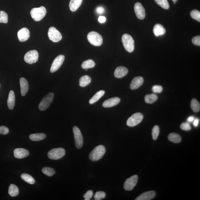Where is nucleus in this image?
Here are the masks:
<instances>
[{
  "label": "nucleus",
  "instance_id": "36",
  "mask_svg": "<svg viewBox=\"0 0 200 200\" xmlns=\"http://www.w3.org/2000/svg\"><path fill=\"white\" fill-rule=\"evenodd\" d=\"M160 133L159 126L155 125L154 126L152 131V136L153 140L157 139Z\"/></svg>",
  "mask_w": 200,
  "mask_h": 200
},
{
  "label": "nucleus",
  "instance_id": "48",
  "mask_svg": "<svg viewBox=\"0 0 200 200\" xmlns=\"http://www.w3.org/2000/svg\"><path fill=\"white\" fill-rule=\"evenodd\" d=\"M172 1L173 2H177L178 0H172Z\"/></svg>",
  "mask_w": 200,
  "mask_h": 200
},
{
  "label": "nucleus",
  "instance_id": "43",
  "mask_svg": "<svg viewBox=\"0 0 200 200\" xmlns=\"http://www.w3.org/2000/svg\"><path fill=\"white\" fill-rule=\"evenodd\" d=\"M192 42L194 45L199 46L200 45V36H198L194 37L192 39Z\"/></svg>",
  "mask_w": 200,
  "mask_h": 200
},
{
  "label": "nucleus",
  "instance_id": "26",
  "mask_svg": "<svg viewBox=\"0 0 200 200\" xmlns=\"http://www.w3.org/2000/svg\"><path fill=\"white\" fill-rule=\"evenodd\" d=\"M46 137V135L43 133H35L29 136V138L33 141H38L43 140Z\"/></svg>",
  "mask_w": 200,
  "mask_h": 200
},
{
  "label": "nucleus",
  "instance_id": "18",
  "mask_svg": "<svg viewBox=\"0 0 200 200\" xmlns=\"http://www.w3.org/2000/svg\"><path fill=\"white\" fill-rule=\"evenodd\" d=\"M120 101V99L118 97H114L105 100L102 105L104 108H111L117 105Z\"/></svg>",
  "mask_w": 200,
  "mask_h": 200
},
{
  "label": "nucleus",
  "instance_id": "47",
  "mask_svg": "<svg viewBox=\"0 0 200 200\" xmlns=\"http://www.w3.org/2000/svg\"><path fill=\"white\" fill-rule=\"evenodd\" d=\"M194 116H191L189 117L187 119V121L189 122H192L194 121Z\"/></svg>",
  "mask_w": 200,
  "mask_h": 200
},
{
  "label": "nucleus",
  "instance_id": "11",
  "mask_svg": "<svg viewBox=\"0 0 200 200\" xmlns=\"http://www.w3.org/2000/svg\"><path fill=\"white\" fill-rule=\"evenodd\" d=\"M65 60V56L63 55H60L58 56L55 59L52 63L50 69L51 73H54L58 71L59 69L61 67L62 64Z\"/></svg>",
  "mask_w": 200,
  "mask_h": 200
},
{
  "label": "nucleus",
  "instance_id": "28",
  "mask_svg": "<svg viewBox=\"0 0 200 200\" xmlns=\"http://www.w3.org/2000/svg\"><path fill=\"white\" fill-rule=\"evenodd\" d=\"M8 193L11 196L15 197L19 194V189L15 185L11 184L9 187Z\"/></svg>",
  "mask_w": 200,
  "mask_h": 200
},
{
  "label": "nucleus",
  "instance_id": "35",
  "mask_svg": "<svg viewBox=\"0 0 200 200\" xmlns=\"http://www.w3.org/2000/svg\"><path fill=\"white\" fill-rule=\"evenodd\" d=\"M8 22V15L3 11H0V23H7Z\"/></svg>",
  "mask_w": 200,
  "mask_h": 200
},
{
  "label": "nucleus",
  "instance_id": "31",
  "mask_svg": "<svg viewBox=\"0 0 200 200\" xmlns=\"http://www.w3.org/2000/svg\"><path fill=\"white\" fill-rule=\"evenodd\" d=\"M158 97L155 94L146 95L145 96V101L148 104H152L155 102L157 100Z\"/></svg>",
  "mask_w": 200,
  "mask_h": 200
},
{
  "label": "nucleus",
  "instance_id": "40",
  "mask_svg": "<svg viewBox=\"0 0 200 200\" xmlns=\"http://www.w3.org/2000/svg\"><path fill=\"white\" fill-rule=\"evenodd\" d=\"M163 88L162 86L154 85L152 88V91L154 93H160L162 91Z\"/></svg>",
  "mask_w": 200,
  "mask_h": 200
},
{
  "label": "nucleus",
  "instance_id": "39",
  "mask_svg": "<svg viewBox=\"0 0 200 200\" xmlns=\"http://www.w3.org/2000/svg\"><path fill=\"white\" fill-rule=\"evenodd\" d=\"M180 128L181 129L186 131H190L191 129V127L190 124L188 123V122H184L180 126Z\"/></svg>",
  "mask_w": 200,
  "mask_h": 200
},
{
  "label": "nucleus",
  "instance_id": "8",
  "mask_svg": "<svg viewBox=\"0 0 200 200\" xmlns=\"http://www.w3.org/2000/svg\"><path fill=\"white\" fill-rule=\"evenodd\" d=\"M73 131L74 134L75 145L77 148L80 149L83 145V138L81 132L77 126L73 127Z\"/></svg>",
  "mask_w": 200,
  "mask_h": 200
},
{
  "label": "nucleus",
  "instance_id": "34",
  "mask_svg": "<svg viewBox=\"0 0 200 200\" xmlns=\"http://www.w3.org/2000/svg\"><path fill=\"white\" fill-rule=\"evenodd\" d=\"M43 173L48 177H51L55 173V170L52 168L45 167L42 169Z\"/></svg>",
  "mask_w": 200,
  "mask_h": 200
},
{
  "label": "nucleus",
  "instance_id": "29",
  "mask_svg": "<svg viewBox=\"0 0 200 200\" xmlns=\"http://www.w3.org/2000/svg\"><path fill=\"white\" fill-rule=\"evenodd\" d=\"M95 66V63L93 60L91 59H88L84 62L82 63L81 67L84 69L92 68Z\"/></svg>",
  "mask_w": 200,
  "mask_h": 200
},
{
  "label": "nucleus",
  "instance_id": "33",
  "mask_svg": "<svg viewBox=\"0 0 200 200\" xmlns=\"http://www.w3.org/2000/svg\"><path fill=\"white\" fill-rule=\"evenodd\" d=\"M155 2L162 8L168 10L169 8V5L167 0H155Z\"/></svg>",
  "mask_w": 200,
  "mask_h": 200
},
{
  "label": "nucleus",
  "instance_id": "24",
  "mask_svg": "<svg viewBox=\"0 0 200 200\" xmlns=\"http://www.w3.org/2000/svg\"><path fill=\"white\" fill-rule=\"evenodd\" d=\"M91 82V78L88 75H84L80 79L79 84L80 87H84L89 85Z\"/></svg>",
  "mask_w": 200,
  "mask_h": 200
},
{
  "label": "nucleus",
  "instance_id": "30",
  "mask_svg": "<svg viewBox=\"0 0 200 200\" xmlns=\"http://www.w3.org/2000/svg\"><path fill=\"white\" fill-rule=\"evenodd\" d=\"M21 178L24 181L29 184H34L35 183V180L32 176L27 173H22L21 175Z\"/></svg>",
  "mask_w": 200,
  "mask_h": 200
},
{
  "label": "nucleus",
  "instance_id": "16",
  "mask_svg": "<svg viewBox=\"0 0 200 200\" xmlns=\"http://www.w3.org/2000/svg\"><path fill=\"white\" fill-rule=\"evenodd\" d=\"M144 80L142 77L137 76L133 79L130 87L131 89L135 90L138 89L144 83Z\"/></svg>",
  "mask_w": 200,
  "mask_h": 200
},
{
  "label": "nucleus",
  "instance_id": "20",
  "mask_svg": "<svg viewBox=\"0 0 200 200\" xmlns=\"http://www.w3.org/2000/svg\"><path fill=\"white\" fill-rule=\"evenodd\" d=\"M20 84L21 95L22 96H25L27 94L29 90L28 82L25 78H21L20 80Z\"/></svg>",
  "mask_w": 200,
  "mask_h": 200
},
{
  "label": "nucleus",
  "instance_id": "14",
  "mask_svg": "<svg viewBox=\"0 0 200 200\" xmlns=\"http://www.w3.org/2000/svg\"><path fill=\"white\" fill-rule=\"evenodd\" d=\"M30 36V32L26 27L20 29L18 33V37L19 41L21 42L27 41Z\"/></svg>",
  "mask_w": 200,
  "mask_h": 200
},
{
  "label": "nucleus",
  "instance_id": "15",
  "mask_svg": "<svg viewBox=\"0 0 200 200\" xmlns=\"http://www.w3.org/2000/svg\"><path fill=\"white\" fill-rule=\"evenodd\" d=\"M14 152V157L18 159L23 158L27 157L29 154L28 150L21 148L16 149Z\"/></svg>",
  "mask_w": 200,
  "mask_h": 200
},
{
  "label": "nucleus",
  "instance_id": "4",
  "mask_svg": "<svg viewBox=\"0 0 200 200\" xmlns=\"http://www.w3.org/2000/svg\"><path fill=\"white\" fill-rule=\"evenodd\" d=\"M88 41L95 46H100L103 43L102 36L96 32H91L88 35Z\"/></svg>",
  "mask_w": 200,
  "mask_h": 200
},
{
  "label": "nucleus",
  "instance_id": "23",
  "mask_svg": "<svg viewBox=\"0 0 200 200\" xmlns=\"http://www.w3.org/2000/svg\"><path fill=\"white\" fill-rule=\"evenodd\" d=\"M83 0H71L69 7L70 10L72 12H75L80 8Z\"/></svg>",
  "mask_w": 200,
  "mask_h": 200
},
{
  "label": "nucleus",
  "instance_id": "42",
  "mask_svg": "<svg viewBox=\"0 0 200 200\" xmlns=\"http://www.w3.org/2000/svg\"><path fill=\"white\" fill-rule=\"evenodd\" d=\"M9 133V130L6 126H0V134L2 135H6Z\"/></svg>",
  "mask_w": 200,
  "mask_h": 200
},
{
  "label": "nucleus",
  "instance_id": "17",
  "mask_svg": "<svg viewBox=\"0 0 200 200\" xmlns=\"http://www.w3.org/2000/svg\"><path fill=\"white\" fill-rule=\"evenodd\" d=\"M128 72V70L127 68L120 66L116 69L114 71V75L117 78H121L126 76Z\"/></svg>",
  "mask_w": 200,
  "mask_h": 200
},
{
  "label": "nucleus",
  "instance_id": "5",
  "mask_svg": "<svg viewBox=\"0 0 200 200\" xmlns=\"http://www.w3.org/2000/svg\"><path fill=\"white\" fill-rule=\"evenodd\" d=\"M54 98V94L50 93L46 95L40 102L39 105V109L41 111L47 110L52 103Z\"/></svg>",
  "mask_w": 200,
  "mask_h": 200
},
{
  "label": "nucleus",
  "instance_id": "7",
  "mask_svg": "<svg viewBox=\"0 0 200 200\" xmlns=\"http://www.w3.org/2000/svg\"><path fill=\"white\" fill-rule=\"evenodd\" d=\"M144 116L141 113H136L128 119L126 124L129 127H134L140 124L143 120Z\"/></svg>",
  "mask_w": 200,
  "mask_h": 200
},
{
  "label": "nucleus",
  "instance_id": "37",
  "mask_svg": "<svg viewBox=\"0 0 200 200\" xmlns=\"http://www.w3.org/2000/svg\"><path fill=\"white\" fill-rule=\"evenodd\" d=\"M190 16L194 20L200 22V12L197 10H192L190 12Z\"/></svg>",
  "mask_w": 200,
  "mask_h": 200
},
{
  "label": "nucleus",
  "instance_id": "25",
  "mask_svg": "<svg viewBox=\"0 0 200 200\" xmlns=\"http://www.w3.org/2000/svg\"><path fill=\"white\" fill-rule=\"evenodd\" d=\"M168 138L169 140L174 143H179L182 141L181 136L175 133H170L168 135Z\"/></svg>",
  "mask_w": 200,
  "mask_h": 200
},
{
  "label": "nucleus",
  "instance_id": "1",
  "mask_svg": "<svg viewBox=\"0 0 200 200\" xmlns=\"http://www.w3.org/2000/svg\"><path fill=\"white\" fill-rule=\"evenodd\" d=\"M106 152L105 147L100 145L95 147L91 152L89 155V159L93 161H98L101 159Z\"/></svg>",
  "mask_w": 200,
  "mask_h": 200
},
{
  "label": "nucleus",
  "instance_id": "10",
  "mask_svg": "<svg viewBox=\"0 0 200 200\" xmlns=\"http://www.w3.org/2000/svg\"><path fill=\"white\" fill-rule=\"evenodd\" d=\"M39 54L36 50H32L27 52L24 56V60L27 63L32 64L38 61Z\"/></svg>",
  "mask_w": 200,
  "mask_h": 200
},
{
  "label": "nucleus",
  "instance_id": "49",
  "mask_svg": "<svg viewBox=\"0 0 200 200\" xmlns=\"http://www.w3.org/2000/svg\"><path fill=\"white\" fill-rule=\"evenodd\" d=\"M173 3H174V4H175V3H176V2H173Z\"/></svg>",
  "mask_w": 200,
  "mask_h": 200
},
{
  "label": "nucleus",
  "instance_id": "12",
  "mask_svg": "<svg viewBox=\"0 0 200 200\" xmlns=\"http://www.w3.org/2000/svg\"><path fill=\"white\" fill-rule=\"evenodd\" d=\"M138 177L134 175L128 178L124 182V188L126 190H131L136 185L138 181Z\"/></svg>",
  "mask_w": 200,
  "mask_h": 200
},
{
  "label": "nucleus",
  "instance_id": "27",
  "mask_svg": "<svg viewBox=\"0 0 200 200\" xmlns=\"http://www.w3.org/2000/svg\"><path fill=\"white\" fill-rule=\"evenodd\" d=\"M105 92L101 90L97 92L89 101L90 104H92L98 101L100 99L104 96Z\"/></svg>",
  "mask_w": 200,
  "mask_h": 200
},
{
  "label": "nucleus",
  "instance_id": "21",
  "mask_svg": "<svg viewBox=\"0 0 200 200\" xmlns=\"http://www.w3.org/2000/svg\"><path fill=\"white\" fill-rule=\"evenodd\" d=\"M15 96L14 92L10 91L9 93L8 98L7 101V104L9 109L10 110L13 109L15 105Z\"/></svg>",
  "mask_w": 200,
  "mask_h": 200
},
{
  "label": "nucleus",
  "instance_id": "13",
  "mask_svg": "<svg viewBox=\"0 0 200 200\" xmlns=\"http://www.w3.org/2000/svg\"><path fill=\"white\" fill-rule=\"evenodd\" d=\"M134 10L136 15L139 19H144L145 17V10L141 3L137 2L134 6Z\"/></svg>",
  "mask_w": 200,
  "mask_h": 200
},
{
  "label": "nucleus",
  "instance_id": "41",
  "mask_svg": "<svg viewBox=\"0 0 200 200\" xmlns=\"http://www.w3.org/2000/svg\"><path fill=\"white\" fill-rule=\"evenodd\" d=\"M93 195V192L92 190H89L84 194V197L85 200H89L92 198Z\"/></svg>",
  "mask_w": 200,
  "mask_h": 200
},
{
  "label": "nucleus",
  "instance_id": "22",
  "mask_svg": "<svg viewBox=\"0 0 200 200\" xmlns=\"http://www.w3.org/2000/svg\"><path fill=\"white\" fill-rule=\"evenodd\" d=\"M153 32L156 36L163 35L166 32V29L162 25L157 24L154 27Z\"/></svg>",
  "mask_w": 200,
  "mask_h": 200
},
{
  "label": "nucleus",
  "instance_id": "6",
  "mask_svg": "<svg viewBox=\"0 0 200 200\" xmlns=\"http://www.w3.org/2000/svg\"><path fill=\"white\" fill-rule=\"evenodd\" d=\"M65 153V150L63 148H54L48 152L47 156L51 159L58 160L63 157Z\"/></svg>",
  "mask_w": 200,
  "mask_h": 200
},
{
  "label": "nucleus",
  "instance_id": "38",
  "mask_svg": "<svg viewBox=\"0 0 200 200\" xmlns=\"http://www.w3.org/2000/svg\"><path fill=\"white\" fill-rule=\"evenodd\" d=\"M105 193L102 191H98L96 193L94 196L95 200H100L104 199L106 197Z\"/></svg>",
  "mask_w": 200,
  "mask_h": 200
},
{
  "label": "nucleus",
  "instance_id": "44",
  "mask_svg": "<svg viewBox=\"0 0 200 200\" xmlns=\"http://www.w3.org/2000/svg\"><path fill=\"white\" fill-rule=\"evenodd\" d=\"M98 20L100 23H104L106 21V18L104 16H100L99 17Z\"/></svg>",
  "mask_w": 200,
  "mask_h": 200
},
{
  "label": "nucleus",
  "instance_id": "19",
  "mask_svg": "<svg viewBox=\"0 0 200 200\" xmlns=\"http://www.w3.org/2000/svg\"><path fill=\"white\" fill-rule=\"evenodd\" d=\"M156 193L154 191H150L141 194L136 198L135 200H150L155 197Z\"/></svg>",
  "mask_w": 200,
  "mask_h": 200
},
{
  "label": "nucleus",
  "instance_id": "45",
  "mask_svg": "<svg viewBox=\"0 0 200 200\" xmlns=\"http://www.w3.org/2000/svg\"><path fill=\"white\" fill-rule=\"evenodd\" d=\"M97 12L99 14H102L104 12V10L102 7H99L97 8Z\"/></svg>",
  "mask_w": 200,
  "mask_h": 200
},
{
  "label": "nucleus",
  "instance_id": "9",
  "mask_svg": "<svg viewBox=\"0 0 200 200\" xmlns=\"http://www.w3.org/2000/svg\"><path fill=\"white\" fill-rule=\"evenodd\" d=\"M48 36L49 39L54 43H58L62 38L61 33L54 27H51L49 28Z\"/></svg>",
  "mask_w": 200,
  "mask_h": 200
},
{
  "label": "nucleus",
  "instance_id": "3",
  "mask_svg": "<svg viewBox=\"0 0 200 200\" xmlns=\"http://www.w3.org/2000/svg\"><path fill=\"white\" fill-rule=\"evenodd\" d=\"M46 14L47 10L44 6L33 8L31 11V17L35 21L37 22L41 21Z\"/></svg>",
  "mask_w": 200,
  "mask_h": 200
},
{
  "label": "nucleus",
  "instance_id": "2",
  "mask_svg": "<svg viewBox=\"0 0 200 200\" xmlns=\"http://www.w3.org/2000/svg\"><path fill=\"white\" fill-rule=\"evenodd\" d=\"M122 43L124 48L128 52L131 53L134 50V40L130 35L124 34L122 38Z\"/></svg>",
  "mask_w": 200,
  "mask_h": 200
},
{
  "label": "nucleus",
  "instance_id": "46",
  "mask_svg": "<svg viewBox=\"0 0 200 200\" xmlns=\"http://www.w3.org/2000/svg\"><path fill=\"white\" fill-rule=\"evenodd\" d=\"M199 120L198 119H194V121L193 124L195 126V127H197L198 125V124H199Z\"/></svg>",
  "mask_w": 200,
  "mask_h": 200
},
{
  "label": "nucleus",
  "instance_id": "32",
  "mask_svg": "<svg viewBox=\"0 0 200 200\" xmlns=\"http://www.w3.org/2000/svg\"><path fill=\"white\" fill-rule=\"evenodd\" d=\"M190 106L193 111L195 112H198L200 111V104L196 99H192L191 102Z\"/></svg>",
  "mask_w": 200,
  "mask_h": 200
}]
</instances>
